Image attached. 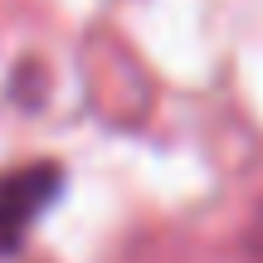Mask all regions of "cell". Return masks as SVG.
Here are the masks:
<instances>
[{
  "label": "cell",
  "instance_id": "1",
  "mask_svg": "<svg viewBox=\"0 0 263 263\" xmlns=\"http://www.w3.org/2000/svg\"><path fill=\"white\" fill-rule=\"evenodd\" d=\"M64 185V171L54 161H34V166L0 171V258L15 254L29 239L34 219L49 210V200Z\"/></svg>",
  "mask_w": 263,
  "mask_h": 263
},
{
  "label": "cell",
  "instance_id": "2",
  "mask_svg": "<svg viewBox=\"0 0 263 263\" xmlns=\"http://www.w3.org/2000/svg\"><path fill=\"white\" fill-rule=\"evenodd\" d=\"M244 249H249V263H263V200L249 215V234H244Z\"/></svg>",
  "mask_w": 263,
  "mask_h": 263
}]
</instances>
